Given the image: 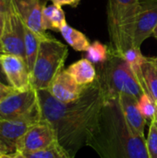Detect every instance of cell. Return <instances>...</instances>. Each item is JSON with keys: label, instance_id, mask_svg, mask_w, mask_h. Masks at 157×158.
<instances>
[{"label": "cell", "instance_id": "cell-1", "mask_svg": "<svg viewBox=\"0 0 157 158\" xmlns=\"http://www.w3.org/2000/svg\"><path fill=\"white\" fill-rule=\"evenodd\" d=\"M42 119L56 131L58 143L75 158L86 145L88 136L106 101L99 79L85 87L82 94L70 103L56 100L48 90H36Z\"/></svg>", "mask_w": 157, "mask_h": 158}, {"label": "cell", "instance_id": "cell-2", "mask_svg": "<svg viewBox=\"0 0 157 158\" xmlns=\"http://www.w3.org/2000/svg\"><path fill=\"white\" fill-rule=\"evenodd\" d=\"M86 145L100 158H149L146 139L128 125L118 99L105 101Z\"/></svg>", "mask_w": 157, "mask_h": 158}, {"label": "cell", "instance_id": "cell-3", "mask_svg": "<svg viewBox=\"0 0 157 158\" xmlns=\"http://www.w3.org/2000/svg\"><path fill=\"white\" fill-rule=\"evenodd\" d=\"M140 0H108L106 6L109 52L123 56L134 46Z\"/></svg>", "mask_w": 157, "mask_h": 158}, {"label": "cell", "instance_id": "cell-4", "mask_svg": "<svg viewBox=\"0 0 157 158\" xmlns=\"http://www.w3.org/2000/svg\"><path fill=\"white\" fill-rule=\"evenodd\" d=\"M97 73L106 100L118 99L120 94H128L138 100L145 93L130 65L121 56L109 52L107 60L100 65Z\"/></svg>", "mask_w": 157, "mask_h": 158}, {"label": "cell", "instance_id": "cell-5", "mask_svg": "<svg viewBox=\"0 0 157 158\" xmlns=\"http://www.w3.org/2000/svg\"><path fill=\"white\" fill-rule=\"evenodd\" d=\"M68 56V49L66 44L51 35L43 39L31 73L32 88L47 90L56 75L64 69Z\"/></svg>", "mask_w": 157, "mask_h": 158}, {"label": "cell", "instance_id": "cell-6", "mask_svg": "<svg viewBox=\"0 0 157 158\" xmlns=\"http://www.w3.org/2000/svg\"><path fill=\"white\" fill-rule=\"evenodd\" d=\"M42 120L38 106L24 117L15 119H0V150L5 154L17 151V143L31 126Z\"/></svg>", "mask_w": 157, "mask_h": 158}, {"label": "cell", "instance_id": "cell-7", "mask_svg": "<svg viewBox=\"0 0 157 158\" xmlns=\"http://www.w3.org/2000/svg\"><path fill=\"white\" fill-rule=\"evenodd\" d=\"M24 31L25 24L11 5L5 14V24L0 37L3 52L25 58Z\"/></svg>", "mask_w": 157, "mask_h": 158}, {"label": "cell", "instance_id": "cell-8", "mask_svg": "<svg viewBox=\"0 0 157 158\" xmlns=\"http://www.w3.org/2000/svg\"><path fill=\"white\" fill-rule=\"evenodd\" d=\"M58 142L53 126L44 119L33 124L19 138L17 143V151L25 155L43 150L54 143Z\"/></svg>", "mask_w": 157, "mask_h": 158}, {"label": "cell", "instance_id": "cell-9", "mask_svg": "<svg viewBox=\"0 0 157 158\" xmlns=\"http://www.w3.org/2000/svg\"><path fill=\"white\" fill-rule=\"evenodd\" d=\"M0 64L8 84L16 91L24 92L32 88L31 69L25 58L17 55L3 53L0 55Z\"/></svg>", "mask_w": 157, "mask_h": 158}, {"label": "cell", "instance_id": "cell-10", "mask_svg": "<svg viewBox=\"0 0 157 158\" xmlns=\"http://www.w3.org/2000/svg\"><path fill=\"white\" fill-rule=\"evenodd\" d=\"M37 106L38 95L35 89L15 92L0 102V119H15L24 117Z\"/></svg>", "mask_w": 157, "mask_h": 158}, {"label": "cell", "instance_id": "cell-11", "mask_svg": "<svg viewBox=\"0 0 157 158\" xmlns=\"http://www.w3.org/2000/svg\"><path fill=\"white\" fill-rule=\"evenodd\" d=\"M157 26V0H140L134 34V46L141 48Z\"/></svg>", "mask_w": 157, "mask_h": 158}, {"label": "cell", "instance_id": "cell-12", "mask_svg": "<svg viewBox=\"0 0 157 158\" xmlns=\"http://www.w3.org/2000/svg\"><path fill=\"white\" fill-rule=\"evenodd\" d=\"M12 6L27 27L41 36L48 35L42 26V13L46 0H12Z\"/></svg>", "mask_w": 157, "mask_h": 158}, {"label": "cell", "instance_id": "cell-13", "mask_svg": "<svg viewBox=\"0 0 157 158\" xmlns=\"http://www.w3.org/2000/svg\"><path fill=\"white\" fill-rule=\"evenodd\" d=\"M85 87L79 85L67 69H64L56 75L47 90L56 100L70 103L81 97Z\"/></svg>", "mask_w": 157, "mask_h": 158}, {"label": "cell", "instance_id": "cell-14", "mask_svg": "<svg viewBox=\"0 0 157 158\" xmlns=\"http://www.w3.org/2000/svg\"><path fill=\"white\" fill-rule=\"evenodd\" d=\"M118 103L121 109L124 118L132 131L144 136V130L147 120L142 115L138 107V100L128 94H120Z\"/></svg>", "mask_w": 157, "mask_h": 158}, {"label": "cell", "instance_id": "cell-15", "mask_svg": "<svg viewBox=\"0 0 157 158\" xmlns=\"http://www.w3.org/2000/svg\"><path fill=\"white\" fill-rule=\"evenodd\" d=\"M67 70L79 85L84 87L93 84L98 78L94 64H93L88 58L78 60L71 64Z\"/></svg>", "mask_w": 157, "mask_h": 158}, {"label": "cell", "instance_id": "cell-16", "mask_svg": "<svg viewBox=\"0 0 157 158\" xmlns=\"http://www.w3.org/2000/svg\"><path fill=\"white\" fill-rule=\"evenodd\" d=\"M142 83L144 92L157 101V58L146 56L141 67Z\"/></svg>", "mask_w": 157, "mask_h": 158}, {"label": "cell", "instance_id": "cell-17", "mask_svg": "<svg viewBox=\"0 0 157 158\" xmlns=\"http://www.w3.org/2000/svg\"><path fill=\"white\" fill-rule=\"evenodd\" d=\"M67 24L66 15L62 6L52 4L43 7L42 13V26L45 31L47 30L60 31Z\"/></svg>", "mask_w": 157, "mask_h": 158}, {"label": "cell", "instance_id": "cell-18", "mask_svg": "<svg viewBox=\"0 0 157 158\" xmlns=\"http://www.w3.org/2000/svg\"><path fill=\"white\" fill-rule=\"evenodd\" d=\"M49 36H50L49 34L47 36H41L25 25V31H24L25 60L29 69H31H31L34 66V63L37 57V54L39 51V47H40V43L43 39L47 38Z\"/></svg>", "mask_w": 157, "mask_h": 158}, {"label": "cell", "instance_id": "cell-19", "mask_svg": "<svg viewBox=\"0 0 157 158\" xmlns=\"http://www.w3.org/2000/svg\"><path fill=\"white\" fill-rule=\"evenodd\" d=\"M60 33L67 44L78 52H86L91 45L90 41L84 33L69 26L68 24L62 28Z\"/></svg>", "mask_w": 157, "mask_h": 158}, {"label": "cell", "instance_id": "cell-20", "mask_svg": "<svg viewBox=\"0 0 157 158\" xmlns=\"http://www.w3.org/2000/svg\"><path fill=\"white\" fill-rule=\"evenodd\" d=\"M122 56L127 61V63L130 65V69H132V71L134 72V74L138 78L140 83L143 86V83H142V70H141V67H142V64L144 61V59H145L146 56L143 55V53L141 51V48L132 46L130 49H128L123 54Z\"/></svg>", "mask_w": 157, "mask_h": 158}, {"label": "cell", "instance_id": "cell-21", "mask_svg": "<svg viewBox=\"0 0 157 158\" xmlns=\"http://www.w3.org/2000/svg\"><path fill=\"white\" fill-rule=\"evenodd\" d=\"M27 158H73L69 153L58 143L56 142L50 146L35 153L26 155Z\"/></svg>", "mask_w": 157, "mask_h": 158}, {"label": "cell", "instance_id": "cell-22", "mask_svg": "<svg viewBox=\"0 0 157 158\" xmlns=\"http://www.w3.org/2000/svg\"><path fill=\"white\" fill-rule=\"evenodd\" d=\"M87 53V58L93 64H103L105 62L109 56V47L99 41H94L91 44Z\"/></svg>", "mask_w": 157, "mask_h": 158}, {"label": "cell", "instance_id": "cell-23", "mask_svg": "<svg viewBox=\"0 0 157 158\" xmlns=\"http://www.w3.org/2000/svg\"><path fill=\"white\" fill-rule=\"evenodd\" d=\"M138 107L142 115L147 121H153L157 117L156 102L150 96L149 94L143 93L138 99Z\"/></svg>", "mask_w": 157, "mask_h": 158}, {"label": "cell", "instance_id": "cell-24", "mask_svg": "<svg viewBox=\"0 0 157 158\" xmlns=\"http://www.w3.org/2000/svg\"><path fill=\"white\" fill-rule=\"evenodd\" d=\"M146 149L149 158H157V123L155 119L150 122L149 132L146 138Z\"/></svg>", "mask_w": 157, "mask_h": 158}, {"label": "cell", "instance_id": "cell-25", "mask_svg": "<svg viewBox=\"0 0 157 158\" xmlns=\"http://www.w3.org/2000/svg\"><path fill=\"white\" fill-rule=\"evenodd\" d=\"M15 92H18V91H16L12 86L8 84H5L0 81V102Z\"/></svg>", "mask_w": 157, "mask_h": 158}, {"label": "cell", "instance_id": "cell-26", "mask_svg": "<svg viewBox=\"0 0 157 158\" xmlns=\"http://www.w3.org/2000/svg\"><path fill=\"white\" fill-rule=\"evenodd\" d=\"M52 2V4L56 5L58 6H70L71 7H77L81 2V0H49Z\"/></svg>", "mask_w": 157, "mask_h": 158}, {"label": "cell", "instance_id": "cell-27", "mask_svg": "<svg viewBox=\"0 0 157 158\" xmlns=\"http://www.w3.org/2000/svg\"><path fill=\"white\" fill-rule=\"evenodd\" d=\"M2 158H27L26 155L20 151H16L11 154H6Z\"/></svg>", "mask_w": 157, "mask_h": 158}, {"label": "cell", "instance_id": "cell-28", "mask_svg": "<svg viewBox=\"0 0 157 158\" xmlns=\"http://www.w3.org/2000/svg\"><path fill=\"white\" fill-rule=\"evenodd\" d=\"M8 6L6 0H0V11L3 12L4 14H6L8 10Z\"/></svg>", "mask_w": 157, "mask_h": 158}, {"label": "cell", "instance_id": "cell-29", "mask_svg": "<svg viewBox=\"0 0 157 158\" xmlns=\"http://www.w3.org/2000/svg\"><path fill=\"white\" fill-rule=\"evenodd\" d=\"M1 54H2V53H0V55H1ZM0 81L3 82V83H5V84H8L7 79H6L5 73H4V71H3V69H2L1 64H0ZM8 85H9V84H8Z\"/></svg>", "mask_w": 157, "mask_h": 158}, {"label": "cell", "instance_id": "cell-30", "mask_svg": "<svg viewBox=\"0 0 157 158\" xmlns=\"http://www.w3.org/2000/svg\"><path fill=\"white\" fill-rule=\"evenodd\" d=\"M4 24H5V14L0 11V37H1L2 32H3Z\"/></svg>", "mask_w": 157, "mask_h": 158}, {"label": "cell", "instance_id": "cell-31", "mask_svg": "<svg viewBox=\"0 0 157 158\" xmlns=\"http://www.w3.org/2000/svg\"><path fill=\"white\" fill-rule=\"evenodd\" d=\"M6 3H7V6H8V8L10 7V6L12 5V0H6Z\"/></svg>", "mask_w": 157, "mask_h": 158}, {"label": "cell", "instance_id": "cell-32", "mask_svg": "<svg viewBox=\"0 0 157 158\" xmlns=\"http://www.w3.org/2000/svg\"><path fill=\"white\" fill-rule=\"evenodd\" d=\"M154 36H155V38L157 40V26L156 28H155V31H154V34H153Z\"/></svg>", "mask_w": 157, "mask_h": 158}, {"label": "cell", "instance_id": "cell-33", "mask_svg": "<svg viewBox=\"0 0 157 158\" xmlns=\"http://www.w3.org/2000/svg\"><path fill=\"white\" fill-rule=\"evenodd\" d=\"M5 155H6V154H5V153H4L3 151H1V150H0V158L3 157V156H4Z\"/></svg>", "mask_w": 157, "mask_h": 158}, {"label": "cell", "instance_id": "cell-34", "mask_svg": "<svg viewBox=\"0 0 157 158\" xmlns=\"http://www.w3.org/2000/svg\"><path fill=\"white\" fill-rule=\"evenodd\" d=\"M0 53H2V54L4 53V52H3V50H2V46H1V43H0Z\"/></svg>", "mask_w": 157, "mask_h": 158}, {"label": "cell", "instance_id": "cell-35", "mask_svg": "<svg viewBox=\"0 0 157 158\" xmlns=\"http://www.w3.org/2000/svg\"><path fill=\"white\" fill-rule=\"evenodd\" d=\"M156 108H157V101H156ZM156 119H157V117H156Z\"/></svg>", "mask_w": 157, "mask_h": 158}, {"label": "cell", "instance_id": "cell-36", "mask_svg": "<svg viewBox=\"0 0 157 158\" xmlns=\"http://www.w3.org/2000/svg\"><path fill=\"white\" fill-rule=\"evenodd\" d=\"M155 120H156V123H157V119H156V118H155Z\"/></svg>", "mask_w": 157, "mask_h": 158}, {"label": "cell", "instance_id": "cell-37", "mask_svg": "<svg viewBox=\"0 0 157 158\" xmlns=\"http://www.w3.org/2000/svg\"><path fill=\"white\" fill-rule=\"evenodd\" d=\"M156 58H157V57H156Z\"/></svg>", "mask_w": 157, "mask_h": 158}]
</instances>
